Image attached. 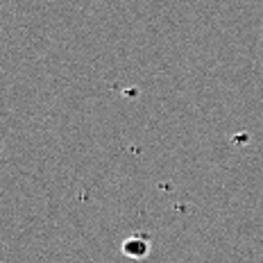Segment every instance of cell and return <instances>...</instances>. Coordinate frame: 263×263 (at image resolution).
<instances>
[{
	"label": "cell",
	"instance_id": "cell-1",
	"mask_svg": "<svg viewBox=\"0 0 263 263\" xmlns=\"http://www.w3.org/2000/svg\"><path fill=\"white\" fill-rule=\"evenodd\" d=\"M139 243V238H129V240H125V245H123V252L127 256H136V259H141V256H145L147 252H150V243H145L143 245H136Z\"/></svg>",
	"mask_w": 263,
	"mask_h": 263
}]
</instances>
